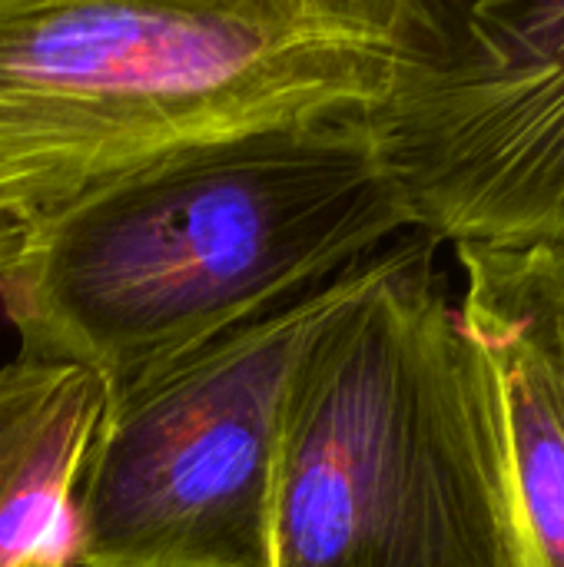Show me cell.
Segmentation results:
<instances>
[{
    "mask_svg": "<svg viewBox=\"0 0 564 567\" xmlns=\"http://www.w3.org/2000/svg\"><path fill=\"white\" fill-rule=\"evenodd\" d=\"M409 209L359 113L130 169L20 226L0 316L20 355L140 379L352 269Z\"/></svg>",
    "mask_w": 564,
    "mask_h": 567,
    "instance_id": "1",
    "label": "cell"
},
{
    "mask_svg": "<svg viewBox=\"0 0 564 567\" xmlns=\"http://www.w3.org/2000/svg\"><path fill=\"white\" fill-rule=\"evenodd\" d=\"M412 0H0V216L379 103Z\"/></svg>",
    "mask_w": 564,
    "mask_h": 567,
    "instance_id": "2",
    "label": "cell"
},
{
    "mask_svg": "<svg viewBox=\"0 0 564 567\" xmlns=\"http://www.w3.org/2000/svg\"><path fill=\"white\" fill-rule=\"evenodd\" d=\"M425 233L339 279L286 385L269 567H509L489 365Z\"/></svg>",
    "mask_w": 564,
    "mask_h": 567,
    "instance_id": "3",
    "label": "cell"
},
{
    "mask_svg": "<svg viewBox=\"0 0 564 567\" xmlns=\"http://www.w3.org/2000/svg\"><path fill=\"white\" fill-rule=\"evenodd\" d=\"M339 279L106 389L76 488V567H269L283 399Z\"/></svg>",
    "mask_w": 564,
    "mask_h": 567,
    "instance_id": "4",
    "label": "cell"
},
{
    "mask_svg": "<svg viewBox=\"0 0 564 567\" xmlns=\"http://www.w3.org/2000/svg\"><path fill=\"white\" fill-rule=\"evenodd\" d=\"M359 116L412 233L564 256V0H412Z\"/></svg>",
    "mask_w": 564,
    "mask_h": 567,
    "instance_id": "5",
    "label": "cell"
},
{
    "mask_svg": "<svg viewBox=\"0 0 564 567\" xmlns=\"http://www.w3.org/2000/svg\"><path fill=\"white\" fill-rule=\"evenodd\" d=\"M462 322L495 395L509 567H564V256L455 246Z\"/></svg>",
    "mask_w": 564,
    "mask_h": 567,
    "instance_id": "6",
    "label": "cell"
},
{
    "mask_svg": "<svg viewBox=\"0 0 564 567\" xmlns=\"http://www.w3.org/2000/svg\"><path fill=\"white\" fill-rule=\"evenodd\" d=\"M103 405L90 369L0 365V567H76V488Z\"/></svg>",
    "mask_w": 564,
    "mask_h": 567,
    "instance_id": "7",
    "label": "cell"
},
{
    "mask_svg": "<svg viewBox=\"0 0 564 567\" xmlns=\"http://www.w3.org/2000/svg\"><path fill=\"white\" fill-rule=\"evenodd\" d=\"M17 246H20V223H13V219H3V216H0V272H3V269H7V262L13 259Z\"/></svg>",
    "mask_w": 564,
    "mask_h": 567,
    "instance_id": "8",
    "label": "cell"
}]
</instances>
